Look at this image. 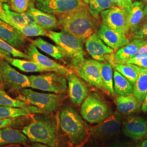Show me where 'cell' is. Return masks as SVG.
<instances>
[{
    "instance_id": "1",
    "label": "cell",
    "mask_w": 147,
    "mask_h": 147,
    "mask_svg": "<svg viewBox=\"0 0 147 147\" xmlns=\"http://www.w3.org/2000/svg\"><path fill=\"white\" fill-rule=\"evenodd\" d=\"M58 16L60 26L83 43L97 31L98 20L90 13L87 5L73 11Z\"/></svg>"
},
{
    "instance_id": "2",
    "label": "cell",
    "mask_w": 147,
    "mask_h": 147,
    "mask_svg": "<svg viewBox=\"0 0 147 147\" xmlns=\"http://www.w3.org/2000/svg\"><path fill=\"white\" fill-rule=\"evenodd\" d=\"M22 132L31 142L56 147L58 143V124L55 117L50 114L38 113L24 126Z\"/></svg>"
},
{
    "instance_id": "3",
    "label": "cell",
    "mask_w": 147,
    "mask_h": 147,
    "mask_svg": "<svg viewBox=\"0 0 147 147\" xmlns=\"http://www.w3.org/2000/svg\"><path fill=\"white\" fill-rule=\"evenodd\" d=\"M47 37L59 47L63 61L70 68L77 71L86 61L83 42L64 29L59 32L47 31Z\"/></svg>"
},
{
    "instance_id": "4",
    "label": "cell",
    "mask_w": 147,
    "mask_h": 147,
    "mask_svg": "<svg viewBox=\"0 0 147 147\" xmlns=\"http://www.w3.org/2000/svg\"><path fill=\"white\" fill-rule=\"evenodd\" d=\"M59 125L74 147H84L90 136L88 124L70 106H66L61 109Z\"/></svg>"
},
{
    "instance_id": "5",
    "label": "cell",
    "mask_w": 147,
    "mask_h": 147,
    "mask_svg": "<svg viewBox=\"0 0 147 147\" xmlns=\"http://www.w3.org/2000/svg\"><path fill=\"white\" fill-rule=\"evenodd\" d=\"M65 98L63 94L43 93L27 88L20 90L18 99L36 107L40 113L47 115L58 110Z\"/></svg>"
},
{
    "instance_id": "6",
    "label": "cell",
    "mask_w": 147,
    "mask_h": 147,
    "mask_svg": "<svg viewBox=\"0 0 147 147\" xmlns=\"http://www.w3.org/2000/svg\"><path fill=\"white\" fill-rule=\"evenodd\" d=\"M80 113L85 121L90 124H98L112 115L109 106L99 95H88L81 105Z\"/></svg>"
},
{
    "instance_id": "7",
    "label": "cell",
    "mask_w": 147,
    "mask_h": 147,
    "mask_svg": "<svg viewBox=\"0 0 147 147\" xmlns=\"http://www.w3.org/2000/svg\"><path fill=\"white\" fill-rule=\"evenodd\" d=\"M30 87L55 94H64L68 91V83L65 76L57 73L31 75L29 76Z\"/></svg>"
},
{
    "instance_id": "8",
    "label": "cell",
    "mask_w": 147,
    "mask_h": 147,
    "mask_svg": "<svg viewBox=\"0 0 147 147\" xmlns=\"http://www.w3.org/2000/svg\"><path fill=\"white\" fill-rule=\"evenodd\" d=\"M0 74L2 85L12 92H17L30 87L29 77L18 71L5 60L0 59Z\"/></svg>"
},
{
    "instance_id": "9",
    "label": "cell",
    "mask_w": 147,
    "mask_h": 147,
    "mask_svg": "<svg viewBox=\"0 0 147 147\" xmlns=\"http://www.w3.org/2000/svg\"><path fill=\"white\" fill-rule=\"evenodd\" d=\"M86 5L82 0H36L35 3L37 9L53 15L69 13Z\"/></svg>"
},
{
    "instance_id": "10",
    "label": "cell",
    "mask_w": 147,
    "mask_h": 147,
    "mask_svg": "<svg viewBox=\"0 0 147 147\" xmlns=\"http://www.w3.org/2000/svg\"><path fill=\"white\" fill-rule=\"evenodd\" d=\"M79 76L88 84L107 93L101 79V63L94 59L86 60L77 70Z\"/></svg>"
},
{
    "instance_id": "11",
    "label": "cell",
    "mask_w": 147,
    "mask_h": 147,
    "mask_svg": "<svg viewBox=\"0 0 147 147\" xmlns=\"http://www.w3.org/2000/svg\"><path fill=\"white\" fill-rule=\"evenodd\" d=\"M122 118L116 112L96 125L90 127V136L94 139L102 140L113 136L119 131Z\"/></svg>"
},
{
    "instance_id": "12",
    "label": "cell",
    "mask_w": 147,
    "mask_h": 147,
    "mask_svg": "<svg viewBox=\"0 0 147 147\" xmlns=\"http://www.w3.org/2000/svg\"><path fill=\"white\" fill-rule=\"evenodd\" d=\"M100 16L103 24L111 28L125 34L129 31L125 10L113 5L101 12Z\"/></svg>"
},
{
    "instance_id": "13",
    "label": "cell",
    "mask_w": 147,
    "mask_h": 147,
    "mask_svg": "<svg viewBox=\"0 0 147 147\" xmlns=\"http://www.w3.org/2000/svg\"><path fill=\"white\" fill-rule=\"evenodd\" d=\"M27 53L30 60H32L38 63L40 66L45 69L47 72H55L61 74L64 76H67L70 71L69 69L64 65L55 62L53 59L40 53L37 47L33 43L30 44L26 49Z\"/></svg>"
},
{
    "instance_id": "14",
    "label": "cell",
    "mask_w": 147,
    "mask_h": 147,
    "mask_svg": "<svg viewBox=\"0 0 147 147\" xmlns=\"http://www.w3.org/2000/svg\"><path fill=\"white\" fill-rule=\"evenodd\" d=\"M96 34L102 42L114 50H118L130 42L125 33L112 28L104 24L99 27Z\"/></svg>"
},
{
    "instance_id": "15",
    "label": "cell",
    "mask_w": 147,
    "mask_h": 147,
    "mask_svg": "<svg viewBox=\"0 0 147 147\" xmlns=\"http://www.w3.org/2000/svg\"><path fill=\"white\" fill-rule=\"evenodd\" d=\"M68 83L69 97L74 105L79 106L87 97L89 91L84 82L70 71L66 76Z\"/></svg>"
},
{
    "instance_id": "16",
    "label": "cell",
    "mask_w": 147,
    "mask_h": 147,
    "mask_svg": "<svg viewBox=\"0 0 147 147\" xmlns=\"http://www.w3.org/2000/svg\"><path fill=\"white\" fill-rule=\"evenodd\" d=\"M86 48L90 56L94 60L101 62L109 61L113 54L114 50L106 45L95 33L85 41Z\"/></svg>"
},
{
    "instance_id": "17",
    "label": "cell",
    "mask_w": 147,
    "mask_h": 147,
    "mask_svg": "<svg viewBox=\"0 0 147 147\" xmlns=\"http://www.w3.org/2000/svg\"><path fill=\"white\" fill-rule=\"evenodd\" d=\"M123 131L132 140H141L147 134V121L140 117H128L123 123Z\"/></svg>"
},
{
    "instance_id": "18",
    "label": "cell",
    "mask_w": 147,
    "mask_h": 147,
    "mask_svg": "<svg viewBox=\"0 0 147 147\" xmlns=\"http://www.w3.org/2000/svg\"><path fill=\"white\" fill-rule=\"evenodd\" d=\"M145 44L144 39H136L125 46L121 47L115 54L113 53L109 63L125 64L126 62L134 57L139 49Z\"/></svg>"
},
{
    "instance_id": "19",
    "label": "cell",
    "mask_w": 147,
    "mask_h": 147,
    "mask_svg": "<svg viewBox=\"0 0 147 147\" xmlns=\"http://www.w3.org/2000/svg\"><path fill=\"white\" fill-rule=\"evenodd\" d=\"M0 39L20 50L25 45V37L16 28L0 19Z\"/></svg>"
},
{
    "instance_id": "20",
    "label": "cell",
    "mask_w": 147,
    "mask_h": 147,
    "mask_svg": "<svg viewBox=\"0 0 147 147\" xmlns=\"http://www.w3.org/2000/svg\"><path fill=\"white\" fill-rule=\"evenodd\" d=\"M28 139L22 131L12 127H7L0 129V147L9 145L25 146Z\"/></svg>"
},
{
    "instance_id": "21",
    "label": "cell",
    "mask_w": 147,
    "mask_h": 147,
    "mask_svg": "<svg viewBox=\"0 0 147 147\" xmlns=\"http://www.w3.org/2000/svg\"><path fill=\"white\" fill-rule=\"evenodd\" d=\"M144 3L141 1H136L132 2L127 11V23L129 30L134 32L141 25L144 16Z\"/></svg>"
},
{
    "instance_id": "22",
    "label": "cell",
    "mask_w": 147,
    "mask_h": 147,
    "mask_svg": "<svg viewBox=\"0 0 147 147\" xmlns=\"http://www.w3.org/2000/svg\"><path fill=\"white\" fill-rule=\"evenodd\" d=\"M115 102L118 111L124 115H131L140 110L141 103L132 94L125 96L118 95Z\"/></svg>"
},
{
    "instance_id": "23",
    "label": "cell",
    "mask_w": 147,
    "mask_h": 147,
    "mask_svg": "<svg viewBox=\"0 0 147 147\" xmlns=\"http://www.w3.org/2000/svg\"><path fill=\"white\" fill-rule=\"evenodd\" d=\"M28 11L34 18L37 25L45 30L52 31L61 26L58 19L53 14L45 13L34 7L30 8Z\"/></svg>"
},
{
    "instance_id": "24",
    "label": "cell",
    "mask_w": 147,
    "mask_h": 147,
    "mask_svg": "<svg viewBox=\"0 0 147 147\" xmlns=\"http://www.w3.org/2000/svg\"><path fill=\"white\" fill-rule=\"evenodd\" d=\"M35 113H40V112L32 105H30L25 108L0 106V118H16Z\"/></svg>"
},
{
    "instance_id": "25",
    "label": "cell",
    "mask_w": 147,
    "mask_h": 147,
    "mask_svg": "<svg viewBox=\"0 0 147 147\" xmlns=\"http://www.w3.org/2000/svg\"><path fill=\"white\" fill-rule=\"evenodd\" d=\"M0 19L12 26L27 25L22 13L11 11L9 6L6 3L0 5Z\"/></svg>"
},
{
    "instance_id": "26",
    "label": "cell",
    "mask_w": 147,
    "mask_h": 147,
    "mask_svg": "<svg viewBox=\"0 0 147 147\" xmlns=\"http://www.w3.org/2000/svg\"><path fill=\"white\" fill-rule=\"evenodd\" d=\"M147 93V68L140 67L138 76L133 87V94L141 103L143 102Z\"/></svg>"
},
{
    "instance_id": "27",
    "label": "cell",
    "mask_w": 147,
    "mask_h": 147,
    "mask_svg": "<svg viewBox=\"0 0 147 147\" xmlns=\"http://www.w3.org/2000/svg\"><path fill=\"white\" fill-rule=\"evenodd\" d=\"M7 62L11 65L26 73H42L47 71L45 69L32 60L27 61L11 57Z\"/></svg>"
},
{
    "instance_id": "28",
    "label": "cell",
    "mask_w": 147,
    "mask_h": 147,
    "mask_svg": "<svg viewBox=\"0 0 147 147\" xmlns=\"http://www.w3.org/2000/svg\"><path fill=\"white\" fill-rule=\"evenodd\" d=\"M114 90L118 95L125 96L133 93L132 84L117 70H115L113 75Z\"/></svg>"
},
{
    "instance_id": "29",
    "label": "cell",
    "mask_w": 147,
    "mask_h": 147,
    "mask_svg": "<svg viewBox=\"0 0 147 147\" xmlns=\"http://www.w3.org/2000/svg\"><path fill=\"white\" fill-rule=\"evenodd\" d=\"M115 70L125 77L131 84L136 82L138 76L140 67L132 64L111 63Z\"/></svg>"
},
{
    "instance_id": "30",
    "label": "cell",
    "mask_w": 147,
    "mask_h": 147,
    "mask_svg": "<svg viewBox=\"0 0 147 147\" xmlns=\"http://www.w3.org/2000/svg\"><path fill=\"white\" fill-rule=\"evenodd\" d=\"M33 45L56 59L63 61V55L57 45L49 43L41 38H37L33 42Z\"/></svg>"
},
{
    "instance_id": "31",
    "label": "cell",
    "mask_w": 147,
    "mask_h": 147,
    "mask_svg": "<svg viewBox=\"0 0 147 147\" xmlns=\"http://www.w3.org/2000/svg\"><path fill=\"white\" fill-rule=\"evenodd\" d=\"M101 79L105 90L108 94L115 96L112 67L110 63H101Z\"/></svg>"
},
{
    "instance_id": "32",
    "label": "cell",
    "mask_w": 147,
    "mask_h": 147,
    "mask_svg": "<svg viewBox=\"0 0 147 147\" xmlns=\"http://www.w3.org/2000/svg\"><path fill=\"white\" fill-rule=\"evenodd\" d=\"M88 5L90 13L96 20H99L101 12L115 5L112 0H90Z\"/></svg>"
},
{
    "instance_id": "33",
    "label": "cell",
    "mask_w": 147,
    "mask_h": 147,
    "mask_svg": "<svg viewBox=\"0 0 147 147\" xmlns=\"http://www.w3.org/2000/svg\"><path fill=\"white\" fill-rule=\"evenodd\" d=\"M13 27L25 37L47 36V31L37 24L23 26L15 25Z\"/></svg>"
},
{
    "instance_id": "34",
    "label": "cell",
    "mask_w": 147,
    "mask_h": 147,
    "mask_svg": "<svg viewBox=\"0 0 147 147\" xmlns=\"http://www.w3.org/2000/svg\"><path fill=\"white\" fill-rule=\"evenodd\" d=\"M29 105L20 99L11 98L4 90L0 89V106L25 108Z\"/></svg>"
},
{
    "instance_id": "35",
    "label": "cell",
    "mask_w": 147,
    "mask_h": 147,
    "mask_svg": "<svg viewBox=\"0 0 147 147\" xmlns=\"http://www.w3.org/2000/svg\"><path fill=\"white\" fill-rule=\"evenodd\" d=\"M36 0H9L11 9L18 13H23L34 7Z\"/></svg>"
},
{
    "instance_id": "36",
    "label": "cell",
    "mask_w": 147,
    "mask_h": 147,
    "mask_svg": "<svg viewBox=\"0 0 147 147\" xmlns=\"http://www.w3.org/2000/svg\"><path fill=\"white\" fill-rule=\"evenodd\" d=\"M0 49L9 53L11 56H13L14 57L24 58L30 60L29 56L27 53H23L20 50L16 49V47H13L10 44L3 40L1 39H0Z\"/></svg>"
},
{
    "instance_id": "37",
    "label": "cell",
    "mask_w": 147,
    "mask_h": 147,
    "mask_svg": "<svg viewBox=\"0 0 147 147\" xmlns=\"http://www.w3.org/2000/svg\"><path fill=\"white\" fill-rule=\"evenodd\" d=\"M25 121L23 118H0V129L7 127L19 126Z\"/></svg>"
},
{
    "instance_id": "38",
    "label": "cell",
    "mask_w": 147,
    "mask_h": 147,
    "mask_svg": "<svg viewBox=\"0 0 147 147\" xmlns=\"http://www.w3.org/2000/svg\"><path fill=\"white\" fill-rule=\"evenodd\" d=\"M133 33L135 34L134 37L136 39H143V38L147 37V16Z\"/></svg>"
},
{
    "instance_id": "39",
    "label": "cell",
    "mask_w": 147,
    "mask_h": 147,
    "mask_svg": "<svg viewBox=\"0 0 147 147\" xmlns=\"http://www.w3.org/2000/svg\"><path fill=\"white\" fill-rule=\"evenodd\" d=\"M125 64H132L142 68H147V56L138 58V59H131Z\"/></svg>"
},
{
    "instance_id": "40",
    "label": "cell",
    "mask_w": 147,
    "mask_h": 147,
    "mask_svg": "<svg viewBox=\"0 0 147 147\" xmlns=\"http://www.w3.org/2000/svg\"><path fill=\"white\" fill-rule=\"evenodd\" d=\"M114 5L122 8L124 10H127L132 3V0H112Z\"/></svg>"
},
{
    "instance_id": "41",
    "label": "cell",
    "mask_w": 147,
    "mask_h": 147,
    "mask_svg": "<svg viewBox=\"0 0 147 147\" xmlns=\"http://www.w3.org/2000/svg\"><path fill=\"white\" fill-rule=\"evenodd\" d=\"M22 14L24 17L25 20L26 22L27 25H33L37 24L34 18L28 11H26L23 13Z\"/></svg>"
},
{
    "instance_id": "42",
    "label": "cell",
    "mask_w": 147,
    "mask_h": 147,
    "mask_svg": "<svg viewBox=\"0 0 147 147\" xmlns=\"http://www.w3.org/2000/svg\"><path fill=\"white\" fill-rule=\"evenodd\" d=\"M11 57V55L9 53L0 49V59L7 61Z\"/></svg>"
},
{
    "instance_id": "43",
    "label": "cell",
    "mask_w": 147,
    "mask_h": 147,
    "mask_svg": "<svg viewBox=\"0 0 147 147\" xmlns=\"http://www.w3.org/2000/svg\"><path fill=\"white\" fill-rule=\"evenodd\" d=\"M142 110L143 112H147V93L146 98L143 102Z\"/></svg>"
},
{
    "instance_id": "44",
    "label": "cell",
    "mask_w": 147,
    "mask_h": 147,
    "mask_svg": "<svg viewBox=\"0 0 147 147\" xmlns=\"http://www.w3.org/2000/svg\"><path fill=\"white\" fill-rule=\"evenodd\" d=\"M29 147H51L48 146L47 145L44 144L42 143H34L32 144Z\"/></svg>"
},
{
    "instance_id": "45",
    "label": "cell",
    "mask_w": 147,
    "mask_h": 147,
    "mask_svg": "<svg viewBox=\"0 0 147 147\" xmlns=\"http://www.w3.org/2000/svg\"><path fill=\"white\" fill-rule=\"evenodd\" d=\"M141 147H147V140H144L142 142Z\"/></svg>"
},
{
    "instance_id": "46",
    "label": "cell",
    "mask_w": 147,
    "mask_h": 147,
    "mask_svg": "<svg viewBox=\"0 0 147 147\" xmlns=\"http://www.w3.org/2000/svg\"><path fill=\"white\" fill-rule=\"evenodd\" d=\"M143 11H144V16H147V5L144 7Z\"/></svg>"
},
{
    "instance_id": "47",
    "label": "cell",
    "mask_w": 147,
    "mask_h": 147,
    "mask_svg": "<svg viewBox=\"0 0 147 147\" xmlns=\"http://www.w3.org/2000/svg\"><path fill=\"white\" fill-rule=\"evenodd\" d=\"M84 3H85L86 4H87V5H88L89 4V1H90V0H82Z\"/></svg>"
},
{
    "instance_id": "48",
    "label": "cell",
    "mask_w": 147,
    "mask_h": 147,
    "mask_svg": "<svg viewBox=\"0 0 147 147\" xmlns=\"http://www.w3.org/2000/svg\"><path fill=\"white\" fill-rule=\"evenodd\" d=\"M2 82L1 76V74H0V88L2 87Z\"/></svg>"
},
{
    "instance_id": "49",
    "label": "cell",
    "mask_w": 147,
    "mask_h": 147,
    "mask_svg": "<svg viewBox=\"0 0 147 147\" xmlns=\"http://www.w3.org/2000/svg\"><path fill=\"white\" fill-rule=\"evenodd\" d=\"M144 42H145V44H144V45L146 46L147 47V39H144Z\"/></svg>"
},
{
    "instance_id": "50",
    "label": "cell",
    "mask_w": 147,
    "mask_h": 147,
    "mask_svg": "<svg viewBox=\"0 0 147 147\" xmlns=\"http://www.w3.org/2000/svg\"><path fill=\"white\" fill-rule=\"evenodd\" d=\"M4 3H6V2H7L8 1H9V0H2Z\"/></svg>"
},
{
    "instance_id": "51",
    "label": "cell",
    "mask_w": 147,
    "mask_h": 147,
    "mask_svg": "<svg viewBox=\"0 0 147 147\" xmlns=\"http://www.w3.org/2000/svg\"><path fill=\"white\" fill-rule=\"evenodd\" d=\"M19 147V146H9V147Z\"/></svg>"
},
{
    "instance_id": "52",
    "label": "cell",
    "mask_w": 147,
    "mask_h": 147,
    "mask_svg": "<svg viewBox=\"0 0 147 147\" xmlns=\"http://www.w3.org/2000/svg\"><path fill=\"white\" fill-rule=\"evenodd\" d=\"M4 3L2 0H0V5L1 4V3Z\"/></svg>"
},
{
    "instance_id": "53",
    "label": "cell",
    "mask_w": 147,
    "mask_h": 147,
    "mask_svg": "<svg viewBox=\"0 0 147 147\" xmlns=\"http://www.w3.org/2000/svg\"><path fill=\"white\" fill-rule=\"evenodd\" d=\"M120 147V146H115V147Z\"/></svg>"
},
{
    "instance_id": "54",
    "label": "cell",
    "mask_w": 147,
    "mask_h": 147,
    "mask_svg": "<svg viewBox=\"0 0 147 147\" xmlns=\"http://www.w3.org/2000/svg\"><path fill=\"white\" fill-rule=\"evenodd\" d=\"M144 1H146V2L147 3V0H144Z\"/></svg>"
},
{
    "instance_id": "55",
    "label": "cell",
    "mask_w": 147,
    "mask_h": 147,
    "mask_svg": "<svg viewBox=\"0 0 147 147\" xmlns=\"http://www.w3.org/2000/svg\"><path fill=\"white\" fill-rule=\"evenodd\" d=\"M146 136H147V134H146Z\"/></svg>"
},
{
    "instance_id": "56",
    "label": "cell",
    "mask_w": 147,
    "mask_h": 147,
    "mask_svg": "<svg viewBox=\"0 0 147 147\" xmlns=\"http://www.w3.org/2000/svg\"><path fill=\"white\" fill-rule=\"evenodd\" d=\"M74 147V146H72V147Z\"/></svg>"
}]
</instances>
